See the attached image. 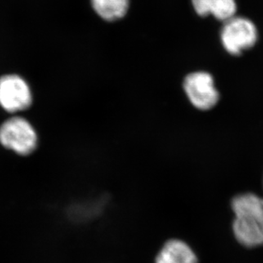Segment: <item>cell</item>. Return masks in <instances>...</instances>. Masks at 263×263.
Wrapping results in <instances>:
<instances>
[{"label":"cell","instance_id":"obj_1","mask_svg":"<svg viewBox=\"0 0 263 263\" xmlns=\"http://www.w3.org/2000/svg\"><path fill=\"white\" fill-rule=\"evenodd\" d=\"M232 208L237 240L246 247L263 245V198L253 193L240 194L233 198Z\"/></svg>","mask_w":263,"mask_h":263},{"label":"cell","instance_id":"obj_2","mask_svg":"<svg viewBox=\"0 0 263 263\" xmlns=\"http://www.w3.org/2000/svg\"><path fill=\"white\" fill-rule=\"evenodd\" d=\"M34 127L23 117H11L0 126V144L21 156H28L38 146Z\"/></svg>","mask_w":263,"mask_h":263},{"label":"cell","instance_id":"obj_3","mask_svg":"<svg viewBox=\"0 0 263 263\" xmlns=\"http://www.w3.org/2000/svg\"><path fill=\"white\" fill-rule=\"evenodd\" d=\"M182 88L189 103L201 111L212 109L220 100L214 77L206 71H194L186 74Z\"/></svg>","mask_w":263,"mask_h":263},{"label":"cell","instance_id":"obj_4","mask_svg":"<svg viewBox=\"0 0 263 263\" xmlns=\"http://www.w3.org/2000/svg\"><path fill=\"white\" fill-rule=\"evenodd\" d=\"M257 38L256 25L248 18L235 15L226 21L220 32L223 47L233 56H238L242 51L253 47Z\"/></svg>","mask_w":263,"mask_h":263},{"label":"cell","instance_id":"obj_5","mask_svg":"<svg viewBox=\"0 0 263 263\" xmlns=\"http://www.w3.org/2000/svg\"><path fill=\"white\" fill-rule=\"evenodd\" d=\"M33 95L28 82L17 74L0 77V106L5 111L17 113L28 109Z\"/></svg>","mask_w":263,"mask_h":263},{"label":"cell","instance_id":"obj_6","mask_svg":"<svg viewBox=\"0 0 263 263\" xmlns=\"http://www.w3.org/2000/svg\"><path fill=\"white\" fill-rule=\"evenodd\" d=\"M156 263H197V258L187 243L180 239H171L162 246Z\"/></svg>","mask_w":263,"mask_h":263},{"label":"cell","instance_id":"obj_7","mask_svg":"<svg viewBox=\"0 0 263 263\" xmlns=\"http://www.w3.org/2000/svg\"><path fill=\"white\" fill-rule=\"evenodd\" d=\"M193 5L197 15H211L223 22L233 17L237 11L235 0H193Z\"/></svg>","mask_w":263,"mask_h":263},{"label":"cell","instance_id":"obj_8","mask_svg":"<svg viewBox=\"0 0 263 263\" xmlns=\"http://www.w3.org/2000/svg\"><path fill=\"white\" fill-rule=\"evenodd\" d=\"M91 4L95 12L108 22L124 17L129 8V0H91Z\"/></svg>","mask_w":263,"mask_h":263}]
</instances>
